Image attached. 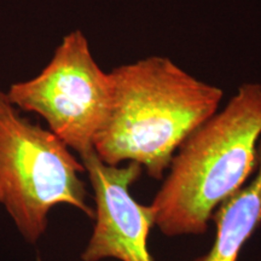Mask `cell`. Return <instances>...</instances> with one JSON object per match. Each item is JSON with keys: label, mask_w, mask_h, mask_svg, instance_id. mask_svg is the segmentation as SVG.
<instances>
[{"label": "cell", "mask_w": 261, "mask_h": 261, "mask_svg": "<svg viewBox=\"0 0 261 261\" xmlns=\"http://www.w3.org/2000/svg\"><path fill=\"white\" fill-rule=\"evenodd\" d=\"M113 98L93 149L107 165L137 162L162 179L179 146L218 112L224 92L151 56L110 71Z\"/></svg>", "instance_id": "6da1fadb"}, {"label": "cell", "mask_w": 261, "mask_h": 261, "mask_svg": "<svg viewBox=\"0 0 261 261\" xmlns=\"http://www.w3.org/2000/svg\"><path fill=\"white\" fill-rule=\"evenodd\" d=\"M260 139L261 84L247 83L179 146L150 204L154 226L168 237L204 233L255 173Z\"/></svg>", "instance_id": "7a4b0ae2"}, {"label": "cell", "mask_w": 261, "mask_h": 261, "mask_svg": "<svg viewBox=\"0 0 261 261\" xmlns=\"http://www.w3.org/2000/svg\"><path fill=\"white\" fill-rule=\"evenodd\" d=\"M83 173V163L58 137L22 117L0 91V203L28 243L40 240L57 204L93 219Z\"/></svg>", "instance_id": "3957f363"}, {"label": "cell", "mask_w": 261, "mask_h": 261, "mask_svg": "<svg viewBox=\"0 0 261 261\" xmlns=\"http://www.w3.org/2000/svg\"><path fill=\"white\" fill-rule=\"evenodd\" d=\"M16 108L35 113L69 149L79 155L93 149L113 98V81L94 61L83 32L63 38L54 57L35 77L10 86Z\"/></svg>", "instance_id": "277c9868"}, {"label": "cell", "mask_w": 261, "mask_h": 261, "mask_svg": "<svg viewBox=\"0 0 261 261\" xmlns=\"http://www.w3.org/2000/svg\"><path fill=\"white\" fill-rule=\"evenodd\" d=\"M80 159L96 202V224L81 259L154 261L148 248L150 228L154 226L152 212L150 205L138 203L129 192L130 185L142 174V166L137 162L123 167L107 165L94 149L80 155Z\"/></svg>", "instance_id": "5b68a950"}, {"label": "cell", "mask_w": 261, "mask_h": 261, "mask_svg": "<svg viewBox=\"0 0 261 261\" xmlns=\"http://www.w3.org/2000/svg\"><path fill=\"white\" fill-rule=\"evenodd\" d=\"M211 220L217 224L213 246L207 254L192 261H237L244 244L261 225V139L253 178L224 201Z\"/></svg>", "instance_id": "8992f818"}]
</instances>
